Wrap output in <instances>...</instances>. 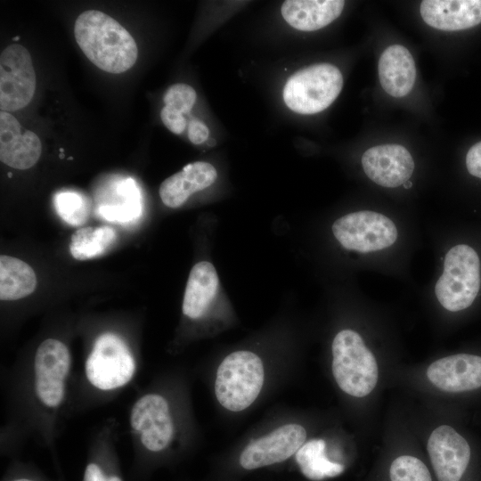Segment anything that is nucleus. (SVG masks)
I'll use <instances>...</instances> for the list:
<instances>
[{"label":"nucleus","mask_w":481,"mask_h":481,"mask_svg":"<svg viewBox=\"0 0 481 481\" xmlns=\"http://www.w3.org/2000/svg\"><path fill=\"white\" fill-rule=\"evenodd\" d=\"M74 35L82 52L99 69L113 74L126 71L137 60L130 33L106 13L87 10L78 15Z\"/></svg>","instance_id":"1"},{"label":"nucleus","mask_w":481,"mask_h":481,"mask_svg":"<svg viewBox=\"0 0 481 481\" xmlns=\"http://www.w3.org/2000/svg\"><path fill=\"white\" fill-rule=\"evenodd\" d=\"M265 381L261 358L249 350L229 354L217 368L215 394L226 410L239 412L249 407L259 395Z\"/></svg>","instance_id":"2"},{"label":"nucleus","mask_w":481,"mask_h":481,"mask_svg":"<svg viewBox=\"0 0 481 481\" xmlns=\"http://www.w3.org/2000/svg\"><path fill=\"white\" fill-rule=\"evenodd\" d=\"M332 373L342 391L368 395L376 387L379 369L375 356L355 330H342L332 341Z\"/></svg>","instance_id":"3"},{"label":"nucleus","mask_w":481,"mask_h":481,"mask_svg":"<svg viewBox=\"0 0 481 481\" xmlns=\"http://www.w3.org/2000/svg\"><path fill=\"white\" fill-rule=\"evenodd\" d=\"M343 86L340 70L330 63H317L294 73L283 88V101L294 112L315 114L327 109Z\"/></svg>","instance_id":"4"},{"label":"nucleus","mask_w":481,"mask_h":481,"mask_svg":"<svg viewBox=\"0 0 481 481\" xmlns=\"http://www.w3.org/2000/svg\"><path fill=\"white\" fill-rule=\"evenodd\" d=\"M480 289V261L468 245L452 247L446 254L444 271L435 286V294L443 307L461 311L474 302Z\"/></svg>","instance_id":"5"},{"label":"nucleus","mask_w":481,"mask_h":481,"mask_svg":"<svg viewBox=\"0 0 481 481\" xmlns=\"http://www.w3.org/2000/svg\"><path fill=\"white\" fill-rule=\"evenodd\" d=\"M135 371V359L116 334L100 335L86 362L87 379L99 389L111 390L128 383Z\"/></svg>","instance_id":"6"},{"label":"nucleus","mask_w":481,"mask_h":481,"mask_svg":"<svg viewBox=\"0 0 481 481\" xmlns=\"http://www.w3.org/2000/svg\"><path fill=\"white\" fill-rule=\"evenodd\" d=\"M332 232L344 249L362 253L384 249L397 239V229L393 221L369 210L338 218L332 224Z\"/></svg>","instance_id":"7"},{"label":"nucleus","mask_w":481,"mask_h":481,"mask_svg":"<svg viewBox=\"0 0 481 481\" xmlns=\"http://www.w3.org/2000/svg\"><path fill=\"white\" fill-rule=\"evenodd\" d=\"M36 89V73L29 51L12 44L0 55V108L17 110L27 106Z\"/></svg>","instance_id":"8"},{"label":"nucleus","mask_w":481,"mask_h":481,"mask_svg":"<svg viewBox=\"0 0 481 481\" xmlns=\"http://www.w3.org/2000/svg\"><path fill=\"white\" fill-rule=\"evenodd\" d=\"M306 431L297 423L282 425L250 442L239 457L240 466L253 470L288 460L306 443Z\"/></svg>","instance_id":"9"},{"label":"nucleus","mask_w":481,"mask_h":481,"mask_svg":"<svg viewBox=\"0 0 481 481\" xmlns=\"http://www.w3.org/2000/svg\"><path fill=\"white\" fill-rule=\"evenodd\" d=\"M427 450L436 481H461L470 462L469 443L453 428L442 425L430 434Z\"/></svg>","instance_id":"10"},{"label":"nucleus","mask_w":481,"mask_h":481,"mask_svg":"<svg viewBox=\"0 0 481 481\" xmlns=\"http://www.w3.org/2000/svg\"><path fill=\"white\" fill-rule=\"evenodd\" d=\"M131 427L141 432V441L151 452L167 448L174 435V425L166 399L155 394L140 398L134 405Z\"/></svg>","instance_id":"11"},{"label":"nucleus","mask_w":481,"mask_h":481,"mask_svg":"<svg viewBox=\"0 0 481 481\" xmlns=\"http://www.w3.org/2000/svg\"><path fill=\"white\" fill-rule=\"evenodd\" d=\"M367 176L377 184L395 188L409 181L414 162L406 148L399 144H383L368 149L362 157Z\"/></svg>","instance_id":"12"},{"label":"nucleus","mask_w":481,"mask_h":481,"mask_svg":"<svg viewBox=\"0 0 481 481\" xmlns=\"http://www.w3.org/2000/svg\"><path fill=\"white\" fill-rule=\"evenodd\" d=\"M428 380L437 388L465 392L481 387V356L458 354L433 362L427 370Z\"/></svg>","instance_id":"13"},{"label":"nucleus","mask_w":481,"mask_h":481,"mask_svg":"<svg viewBox=\"0 0 481 481\" xmlns=\"http://www.w3.org/2000/svg\"><path fill=\"white\" fill-rule=\"evenodd\" d=\"M39 137L32 131L22 129L18 120L7 111L0 112V159L16 169H28L40 158Z\"/></svg>","instance_id":"14"},{"label":"nucleus","mask_w":481,"mask_h":481,"mask_svg":"<svg viewBox=\"0 0 481 481\" xmlns=\"http://www.w3.org/2000/svg\"><path fill=\"white\" fill-rule=\"evenodd\" d=\"M420 12L436 29L455 31L481 23V0H424Z\"/></svg>","instance_id":"15"},{"label":"nucleus","mask_w":481,"mask_h":481,"mask_svg":"<svg viewBox=\"0 0 481 481\" xmlns=\"http://www.w3.org/2000/svg\"><path fill=\"white\" fill-rule=\"evenodd\" d=\"M216 178L217 172L213 165L195 161L165 179L159 193L167 207L175 208L182 206L192 194L212 185Z\"/></svg>","instance_id":"16"},{"label":"nucleus","mask_w":481,"mask_h":481,"mask_svg":"<svg viewBox=\"0 0 481 481\" xmlns=\"http://www.w3.org/2000/svg\"><path fill=\"white\" fill-rule=\"evenodd\" d=\"M378 71L382 88L393 97L407 95L414 86L415 62L409 50L403 45H390L382 53Z\"/></svg>","instance_id":"17"},{"label":"nucleus","mask_w":481,"mask_h":481,"mask_svg":"<svg viewBox=\"0 0 481 481\" xmlns=\"http://www.w3.org/2000/svg\"><path fill=\"white\" fill-rule=\"evenodd\" d=\"M344 5L341 0H287L281 5V15L296 29L314 31L335 20Z\"/></svg>","instance_id":"18"},{"label":"nucleus","mask_w":481,"mask_h":481,"mask_svg":"<svg viewBox=\"0 0 481 481\" xmlns=\"http://www.w3.org/2000/svg\"><path fill=\"white\" fill-rule=\"evenodd\" d=\"M219 279L215 266L208 261H200L192 268L183 295V313L191 319L205 314L216 298Z\"/></svg>","instance_id":"19"},{"label":"nucleus","mask_w":481,"mask_h":481,"mask_svg":"<svg viewBox=\"0 0 481 481\" xmlns=\"http://www.w3.org/2000/svg\"><path fill=\"white\" fill-rule=\"evenodd\" d=\"M37 286L34 270L24 261L6 256L0 257V298L16 300L31 294Z\"/></svg>","instance_id":"20"},{"label":"nucleus","mask_w":481,"mask_h":481,"mask_svg":"<svg viewBox=\"0 0 481 481\" xmlns=\"http://www.w3.org/2000/svg\"><path fill=\"white\" fill-rule=\"evenodd\" d=\"M296 461L302 474L310 480L335 477L345 471V465L330 460L322 439L306 442L297 452Z\"/></svg>","instance_id":"21"},{"label":"nucleus","mask_w":481,"mask_h":481,"mask_svg":"<svg viewBox=\"0 0 481 481\" xmlns=\"http://www.w3.org/2000/svg\"><path fill=\"white\" fill-rule=\"evenodd\" d=\"M116 239L110 226L81 227L71 235L69 252L77 260H87L104 254Z\"/></svg>","instance_id":"22"},{"label":"nucleus","mask_w":481,"mask_h":481,"mask_svg":"<svg viewBox=\"0 0 481 481\" xmlns=\"http://www.w3.org/2000/svg\"><path fill=\"white\" fill-rule=\"evenodd\" d=\"M69 349L57 339H45L36 352L34 361L36 377L64 380L69 373Z\"/></svg>","instance_id":"23"},{"label":"nucleus","mask_w":481,"mask_h":481,"mask_svg":"<svg viewBox=\"0 0 481 481\" xmlns=\"http://www.w3.org/2000/svg\"><path fill=\"white\" fill-rule=\"evenodd\" d=\"M118 192L122 194L124 201L117 205L105 204L98 208V214L104 219L112 222H130L137 219L142 213L140 192L131 178L120 182Z\"/></svg>","instance_id":"24"},{"label":"nucleus","mask_w":481,"mask_h":481,"mask_svg":"<svg viewBox=\"0 0 481 481\" xmlns=\"http://www.w3.org/2000/svg\"><path fill=\"white\" fill-rule=\"evenodd\" d=\"M53 204L59 216L70 225H82L88 219L90 202L77 192L63 191L56 193Z\"/></svg>","instance_id":"25"},{"label":"nucleus","mask_w":481,"mask_h":481,"mask_svg":"<svg viewBox=\"0 0 481 481\" xmlns=\"http://www.w3.org/2000/svg\"><path fill=\"white\" fill-rule=\"evenodd\" d=\"M386 477L387 481H434L427 464L411 454L394 458L388 464Z\"/></svg>","instance_id":"26"},{"label":"nucleus","mask_w":481,"mask_h":481,"mask_svg":"<svg viewBox=\"0 0 481 481\" xmlns=\"http://www.w3.org/2000/svg\"><path fill=\"white\" fill-rule=\"evenodd\" d=\"M196 98V92L191 86L176 83L167 89L163 101L166 106L183 114L192 110Z\"/></svg>","instance_id":"27"},{"label":"nucleus","mask_w":481,"mask_h":481,"mask_svg":"<svg viewBox=\"0 0 481 481\" xmlns=\"http://www.w3.org/2000/svg\"><path fill=\"white\" fill-rule=\"evenodd\" d=\"M36 392L40 401L47 406L56 407L64 396V380L36 377Z\"/></svg>","instance_id":"28"},{"label":"nucleus","mask_w":481,"mask_h":481,"mask_svg":"<svg viewBox=\"0 0 481 481\" xmlns=\"http://www.w3.org/2000/svg\"><path fill=\"white\" fill-rule=\"evenodd\" d=\"M160 118L165 126L175 135L183 133L186 127V118L183 115L166 105L160 110Z\"/></svg>","instance_id":"29"},{"label":"nucleus","mask_w":481,"mask_h":481,"mask_svg":"<svg viewBox=\"0 0 481 481\" xmlns=\"http://www.w3.org/2000/svg\"><path fill=\"white\" fill-rule=\"evenodd\" d=\"M466 167L470 175L481 179V141L469 150Z\"/></svg>","instance_id":"30"},{"label":"nucleus","mask_w":481,"mask_h":481,"mask_svg":"<svg viewBox=\"0 0 481 481\" xmlns=\"http://www.w3.org/2000/svg\"><path fill=\"white\" fill-rule=\"evenodd\" d=\"M209 135L208 126L198 119H192L190 122L188 129L189 140L193 144H200L205 142Z\"/></svg>","instance_id":"31"},{"label":"nucleus","mask_w":481,"mask_h":481,"mask_svg":"<svg viewBox=\"0 0 481 481\" xmlns=\"http://www.w3.org/2000/svg\"><path fill=\"white\" fill-rule=\"evenodd\" d=\"M83 481H122L117 476H106L101 468L94 463L86 466Z\"/></svg>","instance_id":"32"},{"label":"nucleus","mask_w":481,"mask_h":481,"mask_svg":"<svg viewBox=\"0 0 481 481\" xmlns=\"http://www.w3.org/2000/svg\"><path fill=\"white\" fill-rule=\"evenodd\" d=\"M403 185H404V187L405 189H410V188L412 187V182L407 181V182H405Z\"/></svg>","instance_id":"33"},{"label":"nucleus","mask_w":481,"mask_h":481,"mask_svg":"<svg viewBox=\"0 0 481 481\" xmlns=\"http://www.w3.org/2000/svg\"><path fill=\"white\" fill-rule=\"evenodd\" d=\"M12 481H34V480L28 479V478H19V479H15V480H12Z\"/></svg>","instance_id":"34"}]
</instances>
